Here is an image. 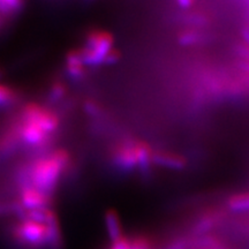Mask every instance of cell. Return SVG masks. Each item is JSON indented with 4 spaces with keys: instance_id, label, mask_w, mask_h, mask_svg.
<instances>
[{
    "instance_id": "ba28073f",
    "label": "cell",
    "mask_w": 249,
    "mask_h": 249,
    "mask_svg": "<svg viewBox=\"0 0 249 249\" xmlns=\"http://www.w3.org/2000/svg\"><path fill=\"white\" fill-rule=\"evenodd\" d=\"M105 226H107L108 238L112 242L123 238V227H121L120 218L116 211L108 210L105 213Z\"/></svg>"
},
{
    "instance_id": "9c48e42d",
    "label": "cell",
    "mask_w": 249,
    "mask_h": 249,
    "mask_svg": "<svg viewBox=\"0 0 249 249\" xmlns=\"http://www.w3.org/2000/svg\"><path fill=\"white\" fill-rule=\"evenodd\" d=\"M85 62L81 57L80 51H73L68 53L66 58V70L73 79H80L85 73Z\"/></svg>"
},
{
    "instance_id": "e0dca14e",
    "label": "cell",
    "mask_w": 249,
    "mask_h": 249,
    "mask_svg": "<svg viewBox=\"0 0 249 249\" xmlns=\"http://www.w3.org/2000/svg\"><path fill=\"white\" fill-rule=\"evenodd\" d=\"M193 4L192 1H179V5L181 6H191Z\"/></svg>"
},
{
    "instance_id": "8fae6325",
    "label": "cell",
    "mask_w": 249,
    "mask_h": 249,
    "mask_svg": "<svg viewBox=\"0 0 249 249\" xmlns=\"http://www.w3.org/2000/svg\"><path fill=\"white\" fill-rule=\"evenodd\" d=\"M229 205L234 211L249 210V193H244V194L232 196L229 201Z\"/></svg>"
},
{
    "instance_id": "30bf717a",
    "label": "cell",
    "mask_w": 249,
    "mask_h": 249,
    "mask_svg": "<svg viewBox=\"0 0 249 249\" xmlns=\"http://www.w3.org/2000/svg\"><path fill=\"white\" fill-rule=\"evenodd\" d=\"M152 161H156V163L161 165V166L173 167V169L182 167L183 164H185V160L180 156L170 154V152H157V154H154L152 155Z\"/></svg>"
},
{
    "instance_id": "7c38bea8",
    "label": "cell",
    "mask_w": 249,
    "mask_h": 249,
    "mask_svg": "<svg viewBox=\"0 0 249 249\" xmlns=\"http://www.w3.org/2000/svg\"><path fill=\"white\" fill-rule=\"evenodd\" d=\"M23 2L17 0H0V13L12 15L18 13L22 8Z\"/></svg>"
},
{
    "instance_id": "52a82bcc",
    "label": "cell",
    "mask_w": 249,
    "mask_h": 249,
    "mask_svg": "<svg viewBox=\"0 0 249 249\" xmlns=\"http://www.w3.org/2000/svg\"><path fill=\"white\" fill-rule=\"evenodd\" d=\"M21 204L26 210L49 209V194L38 191L31 186H23L20 195Z\"/></svg>"
},
{
    "instance_id": "5b68a950",
    "label": "cell",
    "mask_w": 249,
    "mask_h": 249,
    "mask_svg": "<svg viewBox=\"0 0 249 249\" xmlns=\"http://www.w3.org/2000/svg\"><path fill=\"white\" fill-rule=\"evenodd\" d=\"M21 120L36 124L37 127L44 130L49 135H51L58 128L59 124V119L54 112L40 107L36 103H30V104L26 105V107L23 108Z\"/></svg>"
},
{
    "instance_id": "277c9868",
    "label": "cell",
    "mask_w": 249,
    "mask_h": 249,
    "mask_svg": "<svg viewBox=\"0 0 249 249\" xmlns=\"http://www.w3.org/2000/svg\"><path fill=\"white\" fill-rule=\"evenodd\" d=\"M17 240L27 247L39 248L48 246V227L45 224L24 219L14 229Z\"/></svg>"
},
{
    "instance_id": "5bb4252c",
    "label": "cell",
    "mask_w": 249,
    "mask_h": 249,
    "mask_svg": "<svg viewBox=\"0 0 249 249\" xmlns=\"http://www.w3.org/2000/svg\"><path fill=\"white\" fill-rule=\"evenodd\" d=\"M108 249H133V248H132V244H130V240L123 236V238H120L119 240L112 242L111 247Z\"/></svg>"
},
{
    "instance_id": "7a4b0ae2",
    "label": "cell",
    "mask_w": 249,
    "mask_h": 249,
    "mask_svg": "<svg viewBox=\"0 0 249 249\" xmlns=\"http://www.w3.org/2000/svg\"><path fill=\"white\" fill-rule=\"evenodd\" d=\"M112 44H113V38L107 31H91L87 37L85 49L80 51L85 65L97 66L104 62L107 55L113 49Z\"/></svg>"
},
{
    "instance_id": "2e32d148",
    "label": "cell",
    "mask_w": 249,
    "mask_h": 249,
    "mask_svg": "<svg viewBox=\"0 0 249 249\" xmlns=\"http://www.w3.org/2000/svg\"><path fill=\"white\" fill-rule=\"evenodd\" d=\"M119 60V53L116 51L114 49H112L110 51V53L107 55V58H105V61L107 64H114V62H117Z\"/></svg>"
},
{
    "instance_id": "3957f363",
    "label": "cell",
    "mask_w": 249,
    "mask_h": 249,
    "mask_svg": "<svg viewBox=\"0 0 249 249\" xmlns=\"http://www.w3.org/2000/svg\"><path fill=\"white\" fill-rule=\"evenodd\" d=\"M152 152L143 143H128L119 147L114 152V161L123 169L148 166L152 161Z\"/></svg>"
},
{
    "instance_id": "4fadbf2b",
    "label": "cell",
    "mask_w": 249,
    "mask_h": 249,
    "mask_svg": "<svg viewBox=\"0 0 249 249\" xmlns=\"http://www.w3.org/2000/svg\"><path fill=\"white\" fill-rule=\"evenodd\" d=\"M17 101V93L7 86L0 85V107L9 105Z\"/></svg>"
},
{
    "instance_id": "6da1fadb",
    "label": "cell",
    "mask_w": 249,
    "mask_h": 249,
    "mask_svg": "<svg viewBox=\"0 0 249 249\" xmlns=\"http://www.w3.org/2000/svg\"><path fill=\"white\" fill-rule=\"evenodd\" d=\"M70 164V155L65 150H57L53 154L39 158L23 174L28 179L26 186L50 194L57 186L61 174ZM23 187V186H22Z\"/></svg>"
},
{
    "instance_id": "8992f818",
    "label": "cell",
    "mask_w": 249,
    "mask_h": 249,
    "mask_svg": "<svg viewBox=\"0 0 249 249\" xmlns=\"http://www.w3.org/2000/svg\"><path fill=\"white\" fill-rule=\"evenodd\" d=\"M18 136L30 147H43L50 139L49 134H46L36 124L22 120L18 129Z\"/></svg>"
},
{
    "instance_id": "9a60e30c",
    "label": "cell",
    "mask_w": 249,
    "mask_h": 249,
    "mask_svg": "<svg viewBox=\"0 0 249 249\" xmlns=\"http://www.w3.org/2000/svg\"><path fill=\"white\" fill-rule=\"evenodd\" d=\"M65 95V87L60 85V83H57L52 87L51 92H50V96L53 101H57V99H60L62 96Z\"/></svg>"
}]
</instances>
